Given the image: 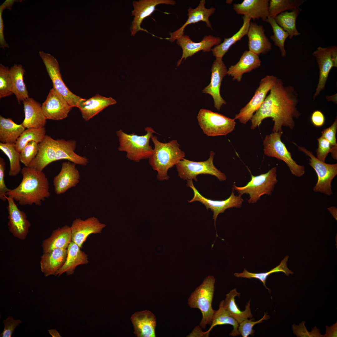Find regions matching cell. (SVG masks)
Here are the masks:
<instances>
[{
  "instance_id": "6da1fadb",
  "label": "cell",
  "mask_w": 337,
  "mask_h": 337,
  "mask_svg": "<svg viewBox=\"0 0 337 337\" xmlns=\"http://www.w3.org/2000/svg\"><path fill=\"white\" fill-rule=\"evenodd\" d=\"M298 102V95L294 87L285 86L282 80L277 78L261 105L252 116L251 129H255L264 119L271 118L274 122L273 132H282V126L293 129L294 119L299 118L301 114L297 107Z\"/></svg>"
},
{
  "instance_id": "7a4b0ae2",
  "label": "cell",
  "mask_w": 337,
  "mask_h": 337,
  "mask_svg": "<svg viewBox=\"0 0 337 337\" xmlns=\"http://www.w3.org/2000/svg\"><path fill=\"white\" fill-rule=\"evenodd\" d=\"M22 179L16 188L10 189L6 196L11 197L21 205L40 206L50 195L49 183L42 171L29 167L21 170Z\"/></svg>"
},
{
  "instance_id": "3957f363",
  "label": "cell",
  "mask_w": 337,
  "mask_h": 337,
  "mask_svg": "<svg viewBox=\"0 0 337 337\" xmlns=\"http://www.w3.org/2000/svg\"><path fill=\"white\" fill-rule=\"evenodd\" d=\"M154 148L149 158V162L153 169L157 172V178L159 181L168 180V170L176 165L185 156V152L179 148L180 144L176 140L167 143L159 141L156 136L151 139Z\"/></svg>"
},
{
  "instance_id": "277c9868",
  "label": "cell",
  "mask_w": 337,
  "mask_h": 337,
  "mask_svg": "<svg viewBox=\"0 0 337 337\" xmlns=\"http://www.w3.org/2000/svg\"><path fill=\"white\" fill-rule=\"evenodd\" d=\"M145 134L139 136L134 133L126 134L121 129L117 130L116 133L119 142V150L125 152L126 157L136 162L149 159L153 151L149 144L150 140L155 132L150 127L145 128Z\"/></svg>"
},
{
  "instance_id": "5b68a950",
  "label": "cell",
  "mask_w": 337,
  "mask_h": 337,
  "mask_svg": "<svg viewBox=\"0 0 337 337\" xmlns=\"http://www.w3.org/2000/svg\"><path fill=\"white\" fill-rule=\"evenodd\" d=\"M215 280L213 276L207 277L203 282L192 293L188 299L190 307L199 309L202 314L199 326L204 329L211 325L215 312L212 303L215 290Z\"/></svg>"
},
{
  "instance_id": "8992f818",
  "label": "cell",
  "mask_w": 337,
  "mask_h": 337,
  "mask_svg": "<svg viewBox=\"0 0 337 337\" xmlns=\"http://www.w3.org/2000/svg\"><path fill=\"white\" fill-rule=\"evenodd\" d=\"M282 134V132H273L266 136L263 142L264 154L283 161L293 175L300 177L305 173V167L298 164L292 159L291 153L281 141Z\"/></svg>"
},
{
  "instance_id": "52a82bcc",
  "label": "cell",
  "mask_w": 337,
  "mask_h": 337,
  "mask_svg": "<svg viewBox=\"0 0 337 337\" xmlns=\"http://www.w3.org/2000/svg\"><path fill=\"white\" fill-rule=\"evenodd\" d=\"M277 182L276 168L274 167L266 173L256 176L252 175L251 180L245 186L239 187L233 184L232 188L241 196L248 194V202L253 203L259 200L261 196L271 195Z\"/></svg>"
},
{
  "instance_id": "ba28073f",
  "label": "cell",
  "mask_w": 337,
  "mask_h": 337,
  "mask_svg": "<svg viewBox=\"0 0 337 337\" xmlns=\"http://www.w3.org/2000/svg\"><path fill=\"white\" fill-rule=\"evenodd\" d=\"M215 155V153L211 151L208 159L204 161H193L183 158L176 165L178 176L183 180L193 179L197 182L198 175L208 174L215 176L220 181L226 180L227 177L225 174L218 169L213 164Z\"/></svg>"
},
{
  "instance_id": "9c48e42d",
  "label": "cell",
  "mask_w": 337,
  "mask_h": 337,
  "mask_svg": "<svg viewBox=\"0 0 337 337\" xmlns=\"http://www.w3.org/2000/svg\"><path fill=\"white\" fill-rule=\"evenodd\" d=\"M198 124L203 132L209 136L226 135L234 129V119L205 109H200L197 116Z\"/></svg>"
},
{
  "instance_id": "30bf717a",
  "label": "cell",
  "mask_w": 337,
  "mask_h": 337,
  "mask_svg": "<svg viewBox=\"0 0 337 337\" xmlns=\"http://www.w3.org/2000/svg\"><path fill=\"white\" fill-rule=\"evenodd\" d=\"M294 143L297 146L299 151L309 157V164L317 174V181L313 188V191L328 196L332 195L331 183L337 174V164H328L322 162L315 157L312 152Z\"/></svg>"
},
{
  "instance_id": "8fae6325",
  "label": "cell",
  "mask_w": 337,
  "mask_h": 337,
  "mask_svg": "<svg viewBox=\"0 0 337 337\" xmlns=\"http://www.w3.org/2000/svg\"><path fill=\"white\" fill-rule=\"evenodd\" d=\"M39 54L52 81L53 88L63 96L72 108L77 107L81 98L73 93L64 83L56 59L50 54L43 51H39Z\"/></svg>"
},
{
  "instance_id": "7c38bea8",
  "label": "cell",
  "mask_w": 337,
  "mask_h": 337,
  "mask_svg": "<svg viewBox=\"0 0 337 337\" xmlns=\"http://www.w3.org/2000/svg\"><path fill=\"white\" fill-rule=\"evenodd\" d=\"M277 79L273 75H266L262 79L250 100L236 115L234 119L238 120L243 124H246L251 120L253 115L261 105L267 93L274 85Z\"/></svg>"
},
{
  "instance_id": "4fadbf2b",
  "label": "cell",
  "mask_w": 337,
  "mask_h": 337,
  "mask_svg": "<svg viewBox=\"0 0 337 337\" xmlns=\"http://www.w3.org/2000/svg\"><path fill=\"white\" fill-rule=\"evenodd\" d=\"M187 186L191 188L194 193L193 198L191 200L188 201V202L198 201L204 205L207 210L210 209L213 213L212 218L214 220L215 228L216 220L219 214L223 213L228 208L233 207L240 208L243 202L242 196L235 195L233 188L231 195L228 198L223 200L218 201L209 199L203 196L195 188L192 180H187Z\"/></svg>"
},
{
  "instance_id": "5bb4252c",
  "label": "cell",
  "mask_w": 337,
  "mask_h": 337,
  "mask_svg": "<svg viewBox=\"0 0 337 337\" xmlns=\"http://www.w3.org/2000/svg\"><path fill=\"white\" fill-rule=\"evenodd\" d=\"M133 4L134 9L132 11L131 16L134 18L130 31L131 35L134 36L140 31L149 33L141 27V24L145 18L152 13L157 5L160 4L174 5L176 2L173 0H140L134 1Z\"/></svg>"
},
{
  "instance_id": "9a60e30c",
  "label": "cell",
  "mask_w": 337,
  "mask_h": 337,
  "mask_svg": "<svg viewBox=\"0 0 337 337\" xmlns=\"http://www.w3.org/2000/svg\"><path fill=\"white\" fill-rule=\"evenodd\" d=\"M8 202V226L9 231L13 236L21 240L25 239L28 233L31 224L26 213L18 208L14 200L6 196Z\"/></svg>"
},
{
  "instance_id": "2e32d148",
  "label": "cell",
  "mask_w": 337,
  "mask_h": 337,
  "mask_svg": "<svg viewBox=\"0 0 337 337\" xmlns=\"http://www.w3.org/2000/svg\"><path fill=\"white\" fill-rule=\"evenodd\" d=\"M42 108L46 119L59 120L66 118L72 107L53 88L49 91Z\"/></svg>"
},
{
  "instance_id": "e0dca14e",
  "label": "cell",
  "mask_w": 337,
  "mask_h": 337,
  "mask_svg": "<svg viewBox=\"0 0 337 337\" xmlns=\"http://www.w3.org/2000/svg\"><path fill=\"white\" fill-rule=\"evenodd\" d=\"M227 70L222 59L216 58L211 68L210 82L203 90V93L212 96L214 100V107L218 110L226 103L221 95L220 89L222 81L227 74Z\"/></svg>"
},
{
  "instance_id": "ac0fdd59",
  "label": "cell",
  "mask_w": 337,
  "mask_h": 337,
  "mask_svg": "<svg viewBox=\"0 0 337 337\" xmlns=\"http://www.w3.org/2000/svg\"><path fill=\"white\" fill-rule=\"evenodd\" d=\"M106 226L95 217H89L85 220L76 218L73 221L70 227L71 241L81 248L90 234L101 233Z\"/></svg>"
},
{
  "instance_id": "d6986e66",
  "label": "cell",
  "mask_w": 337,
  "mask_h": 337,
  "mask_svg": "<svg viewBox=\"0 0 337 337\" xmlns=\"http://www.w3.org/2000/svg\"><path fill=\"white\" fill-rule=\"evenodd\" d=\"M177 41V44L182 50V57L177 63L178 66L183 59L185 60L200 51H211L213 46L221 43V39L219 37L209 35L204 36L200 42H195L189 36L183 35L178 39Z\"/></svg>"
},
{
  "instance_id": "ffe728a7",
  "label": "cell",
  "mask_w": 337,
  "mask_h": 337,
  "mask_svg": "<svg viewBox=\"0 0 337 337\" xmlns=\"http://www.w3.org/2000/svg\"><path fill=\"white\" fill-rule=\"evenodd\" d=\"M315 57L319 70L318 83L313 95L314 101L321 92L324 90L330 71L335 66L331 54V47H322L319 46L312 53Z\"/></svg>"
},
{
  "instance_id": "44dd1931",
  "label": "cell",
  "mask_w": 337,
  "mask_h": 337,
  "mask_svg": "<svg viewBox=\"0 0 337 337\" xmlns=\"http://www.w3.org/2000/svg\"><path fill=\"white\" fill-rule=\"evenodd\" d=\"M76 164L70 161L62 164L60 171L54 177L53 181L57 195L64 193L69 189L76 187L79 182L80 173Z\"/></svg>"
},
{
  "instance_id": "7402d4cb",
  "label": "cell",
  "mask_w": 337,
  "mask_h": 337,
  "mask_svg": "<svg viewBox=\"0 0 337 337\" xmlns=\"http://www.w3.org/2000/svg\"><path fill=\"white\" fill-rule=\"evenodd\" d=\"M205 1L201 0L198 6L195 8L189 7L188 9V19L184 24L179 29L173 32H170V37L167 38L171 42L177 40L184 35V31L186 27L189 24L200 21L206 22L208 27L212 29L211 23L209 20L210 16L215 12V9L213 7L207 8L205 7Z\"/></svg>"
},
{
  "instance_id": "603a6c76",
  "label": "cell",
  "mask_w": 337,
  "mask_h": 337,
  "mask_svg": "<svg viewBox=\"0 0 337 337\" xmlns=\"http://www.w3.org/2000/svg\"><path fill=\"white\" fill-rule=\"evenodd\" d=\"M269 0H244L240 3H234L233 8L238 14L243 15L253 20L261 19L265 22L269 17Z\"/></svg>"
},
{
  "instance_id": "cb8c5ba5",
  "label": "cell",
  "mask_w": 337,
  "mask_h": 337,
  "mask_svg": "<svg viewBox=\"0 0 337 337\" xmlns=\"http://www.w3.org/2000/svg\"><path fill=\"white\" fill-rule=\"evenodd\" d=\"M249 51L259 56L266 54L272 49V44L265 34L263 26L251 22L247 35Z\"/></svg>"
},
{
  "instance_id": "d4e9b609",
  "label": "cell",
  "mask_w": 337,
  "mask_h": 337,
  "mask_svg": "<svg viewBox=\"0 0 337 337\" xmlns=\"http://www.w3.org/2000/svg\"><path fill=\"white\" fill-rule=\"evenodd\" d=\"M38 151L29 166L36 170L42 171L48 164L55 161L56 155V140L46 135L38 144Z\"/></svg>"
},
{
  "instance_id": "484cf974",
  "label": "cell",
  "mask_w": 337,
  "mask_h": 337,
  "mask_svg": "<svg viewBox=\"0 0 337 337\" xmlns=\"http://www.w3.org/2000/svg\"><path fill=\"white\" fill-rule=\"evenodd\" d=\"M116 103L111 97L107 98L97 94L88 99L81 98L77 107L80 110L83 119L87 121L106 107Z\"/></svg>"
},
{
  "instance_id": "4316f807",
  "label": "cell",
  "mask_w": 337,
  "mask_h": 337,
  "mask_svg": "<svg viewBox=\"0 0 337 337\" xmlns=\"http://www.w3.org/2000/svg\"><path fill=\"white\" fill-rule=\"evenodd\" d=\"M135 335L137 337H155L156 319L151 312L145 310L134 313L131 317Z\"/></svg>"
},
{
  "instance_id": "83f0119b",
  "label": "cell",
  "mask_w": 337,
  "mask_h": 337,
  "mask_svg": "<svg viewBox=\"0 0 337 337\" xmlns=\"http://www.w3.org/2000/svg\"><path fill=\"white\" fill-rule=\"evenodd\" d=\"M25 118L22 124L27 129L44 127L46 123L42 105L32 98L23 101Z\"/></svg>"
},
{
  "instance_id": "f1b7e54d",
  "label": "cell",
  "mask_w": 337,
  "mask_h": 337,
  "mask_svg": "<svg viewBox=\"0 0 337 337\" xmlns=\"http://www.w3.org/2000/svg\"><path fill=\"white\" fill-rule=\"evenodd\" d=\"M261 63L259 56L249 51H245L238 61L229 68L227 74L231 76L233 81L241 82L242 75L244 73L258 68L260 66Z\"/></svg>"
},
{
  "instance_id": "f546056e",
  "label": "cell",
  "mask_w": 337,
  "mask_h": 337,
  "mask_svg": "<svg viewBox=\"0 0 337 337\" xmlns=\"http://www.w3.org/2000/svg\"><path fill=\"white\" fill-rule=\"evenodd\" d=\"M67 250L56 249L43 253L41 257L40 265L41 271L46 277L55 275L64 264L66 259Z\"/></svg>"
},
{
  "instance_id": "4dcf8cb0",
  "label": "cell",
  "mask_w": 337,
  "mask_h": 337,
  "mask_svg": "<svg viewBox=\"0 0 337 337\" xmlns=\"http://www.w3.org/2000/svg\"><path fill=\"white\" fill-rule=\"evenodd\" d=\"M80 248L76 243L71 241L67 248L66 260L55 276H60L64 273H66L67 275H72L74 273L77 266L88 263L87 255Z\"/></svg>"
},
{
  "instance_id": "1f68e13d",
  "label": "cell",
  "mask_w": 337,
  "mask_h": 337,
  "mask_svg": "<svg viewBox=\"0 0 337 337\" xmlns=\"http://www.w3.org/2000/svg\"><path fill=\"white\" fill-rule=\"evenodd\" d=\"M76 144V141L74 140L68 141L63 139L56 140L55 161L66 159L76 164L86 166L89 162L88 159L75 152Z\"/></svg>"
},
{
  "instance_id": "d6a6232c",
  "label": "cell",
  "mask_w": 337,
  "mask_h": 337,
  "mask_svg": "<svg viewBox=\"0 0 337 337\" xmlns=\"http://www.w3.org/2000/svg\"><path fill=\"white\" fill-rule=\"evenodd\" d=\"M71 241V227L66 225L54 230L51 236L44 240L42 244L43 253L56 249H67Z\"/></svg>"
},
{
  "instance_id": "836d02e7",
  "label": "cell",
  "mask_w": 337,
  "mask_h": 337,
  "mask_svg": "<svg viewBox=\"0 0 337 337\" xmlns=\"http://www.w3.org/2000/svg\"><path fill=\"white\" fill-rule=\"evenodd\" d=\"M240 295V293L237 291L236 288H234L226 295L225 298L223 300L225 308L239 324L245 320L253 317L250 308L251 300L247 303L244 310L241 311L238 308L236 303L235 298L237 296L239 297Z\"/></svg>"
},
{
  "instance_id": "e575fe53",
  "label": "cell",
  "mask_w": 337,
  "mask_h": 337,
  "mask_svg": "<svg viewBox=\"0 0 337 337\" xmlns=\"http://www.w3.org/2000/svg\"><path fill=\"white\" fill-rule=\"evenodd\" d=\"M242 18L243 24L239 30L231 37L225 38L222 43L214 46L212 49L213 55L216 58L222 59L232 46L247 35L251 19L246 16H243Z\"/></svg>"
},
{
  "instance_id": "d590c367",
  "label": "cell",
  "mask_w": 337,
  "mask_h": 337,
  "mask_svg": "<svg viewBox=\"0 0 337 337\" xmlns=\"http://www.w3.org/2000/svg\"><path fill=\"white\" fill-rule=\"evenodd\" d=\"M25 128L22 124H16L11 119L6 118L0 115V142L15 144Z\"/></svg>"
},
{
  "instance_id": "8d00e7d4",
  "label": "cell",
  "mask_w": 337,
  "mask_h": 337,
  "mask_svg": "<svg viewBox=\"0 0 337 337\" xmlns=\"http://www.w3.org/2000/svg\"><path fill=\"white\" fill-rule=\"evenodd\" d=\"M25 70L21 65L15 64L9 69L12 84V91L20 104L29 98L28 92L23 80Z\"/></svg>"
},
{
  "instance_id": "74e56055",
  "label": "cell",
  "mask_w": 337,
  "mask_h": 337,
  "mask_svg": "<svg viewBox=\"0 0 337 337\" xmlns=\"http://www.w3.org/2000/svg\"><path fill=\"white\" fill-rule=\"evenodd\" d=\"M226 324L231 325L233 327V330L229 334L230 336L234 337L240 335L238 331L239 324L226 310L224 306L223 300H222L219 304L218 310H215L211 326L208 330L203 332L204 337H208L210 332L215 326Z\"/></svg>"
},
{
  "instance_id": "f35d334b",
  "label": "cell",
  "mask_w": 337,
  "mask_h": 337,
  "mask_svg": "<svg viewBox=\"0 0 337 337\" xmlns=\"http://www.w3.org/2000/svg\"><path fill=\"white\" fill-rule=\"evenodd\" d=\"M302 10L298 7L290 11H286L278 14L274 18L277 24L288 33L290 39L294 36L301 34L297 29L296 22L297 18Z\"/></svg>"
},
{
  "instance_id": "ab89813d",
  "label": "cell",
  "mask_w": 337,
  "mask_h": 337,
  "mask_svg": "<svg viewBox=\"0 0 337 337\" xmlns=\"http://www.w3.org/2000/svg\"><path fill=\"white\" fill-rule=\"evenodd\" d=\"M289 257L288 256H286L278 266L268 272L257 273H252L244 269L242 272L235 273L234 275L237 277H243L248 279L253 278L258 279L262 283L265 287L270 291V289L266 287V279L269 275L273 273L279 272H283L287 276H289L290 274H293L294 273L293 272L288 268L287 266V262Z\"/></svg>"
},
{
  "instance_id": "60d3db41",
  "label": "cell",
  "mask_w": 337,
  "mask_h": 337,
  "mask_svg": "<svg viewBox=\"0 0 337 337\" xmlns=\"http://www.w3.org/2000/svg\"><path fill=\"white\" fill-rule=\"evenodd\" d=\"M44 127L39 129H27L20 135L15 144L16 150L20 153L22 149L30 142L33 141L39 144L46 134Z\"/></svg>"
},
{
  "instance_id": "b9f144b4",
  "label": "cell",
  "mask_w": 337,
  "mask_h": 337,
  "mask_svg": "<svg viewBox=\"0 0 337 337\" xmlns=\"http://www.w3.org/2000/svg\"><path fill=\"white\" fill-rule=\"evenodd\" d=\"M305 0H271L268 7L269 17L273 18L280 13L299 7Z\"/></svg>"
},
{
  "instance_id": "7bdbcfd3",
  "label": "cell",
  "mask_w": 337,
  "mask_h": 337,
  "mask_svg": "<svg viewBox=\"0 0 337 337\" xmlns=\"http://www.w3.org/2000/svg\"><path fill=\"white\" fill-rule=\"evenodd\" d=\"M0 150L8 157L10 163L8 175L15 176L22 170L20 164V153L16 149L14 144L0 143Z\"/></svg>"
},
{
  "instance_id": "ee69618b",
  "label": "cell",
  "mask_w": 337,
  "mask_h": 337,
  "mask_svg": "<svg viewBox=\"0 0 337 337\" xmlns=\"http://www.w3.org/2000/svg\"><path fill=\"white\" fill-rule=\"evenodd\" d=\"M266 22L269 23L273 30V34L270 37V39L273 42L275 45L279 48L281 56L285 57L286 52L284 44L286 40L289 37L288 34L277 24L274 18L268 17Z\"/></svg>"
},
{
  "instance_id": "f6af8a7d",
  "label": "cell",
  "mask_w": 337,
  "mask_h": 337,
  "mask_svg": "<svg viewBox=\"0 0 337 337\" xmlns=\"http://www.w3.org/2000/svg\"><path fill=\"white\" fill-rule=\"evenodd\" d=\"M12 84L9 69L0 64V98L12 95Z\"/></svg>"
},
{
  "instance_id": "bcb514c9",
  "label": "cell",
  "mask_w": 337,
  "mask_h": 337,
  "mask_svg": "<svg viewBox=\"0 0 337 337\" xmlns=\"http://www.w3.org/2000/svg\"><path fill=\"white\" fill-rule=\"evenodd\" d=\"M337 130V118L329 127L325 129L321 132V137L327 140L331 146L330 153L332 158L337 159V143L336 134Z\"/></svg>"
},
{
  "instance_id": "7dc6e473",
  "label": "cell",
  "mask_w": 337,
  "mask_h": 337,
  "mask_svg": "<svg viewBox=\"0 0 337 337\" xmlns=\"http://www.w3.org/2000/svg\"><path fill=\"white\" fill-rule=\"evenodd\" d=\"M38 149V144L33 141L28 143L20 153V162L28 167L37 155Z\"/></svg>"
},
{
  "instance_id": "c3c4849f",
  "label": "cell",
  "mask_w": 337,
  "mask_h": 337,
  "mask_svg": "<svg viewBox=\"0 0 337 337\" xmlns=\"http://www.w3.org/2000/svg\"><path fill=\"white\" fill-rule=\"evenodd\" d=\"M269 318V316L267 315L266 313H265L263 317L258 320L254 321V318H251L250 320L247 319L243 321L239 324L238 327V331L240 335H241L243 337H247L250 335L252 336L255 332L253 329L254 326Z\"/></svg>"
},
{
  "instance_id": "681fc988",
  "label": "cell",
  "mask_w": 337,
  "mask_h": 337,
  "mask_svg": "<svg viewBox=\"0 0 337 337\" xmlns=\"http://www.w3.org/2000/svg\"><path fill=\"white\" fill-rule=\"evenodd\" d=\"M318 147L316 150L317 157L320 160L325 162V159L331 151V146L326 139L320 136L317 139Z\"/></svg>"
},
{
  "instance_id": "f907efd6",
  "label": "cell",
  "mask_w": 337,
  "mask_h": 337,
  "mask_svg": "<svg viewBox=\"0 0 337 337\" xmlns=\"http://www.w3.org/2000/svg\"><path fill=\"white\" fill-rule=\"evenodd\" d=\"M19 319H14L12 316H8L3 320L4 328L0 335V337H12L15 329L22 323Z\"/></svg>"
},
{
  "instance_id": "816d5d0a",
  "label": "cell",
  "mask_w": 337,
  "mask_h": 337,
  "mask_svg": "<svg viewBox=\"0 0 337 337\" xmlns=\"http://www.w3.org/2000/svg\"><path fill=\"white\" fill-rule=\"evenodd\" d=\"M305 322L303 321L299 325H293L292 326L293 332L297 337H322L319 330L315 327L313 329L312 333L309 332L304 325Z\"/></svg>"
},
{
  "instance_id": "f5cc1de1",
  "label": "cell",
  "mask_w": 337,
  "mask_h": 337,
  "mask_svg": "<svg viewBox=\"0 0 337 337\" xmlns=\"http://www.w3.org/2000/svg\"><path fill=\"white\" fill-rule=\"evenodd\" d=\"M5 163L4 159L2 157H0V198L2 201H4L6 199V193L10 189L6 186L5 180Z\"/></svg>"
},
{
  "instance_id": "db71d44e",
  "label": "cell",
  "mask_w": 337,
  "mask_h": 337,
  "mask_svg": "<svg viewBox=\"0 0 337 337\" xmlns=\"http://www.w3.org/2000/svg\"><path fill=\"white\" fill-rule=\"evenodd\" d=\"M6 8L3 3L0 6V46L1 48L4 49L5 47L9 48V46L6 42L4 37V24L2 17V13L3 11Z\"/></svg>"
},
{
  "instance_id": "11a10c76",
  "label": "cell",
  "mask_w": 337,
  "mask_h": 337,
  "mask_svg": "<svg viewBox=\"0 0 337 337\" xmlns=\"http://www.w3.org/2000/svg\"><path fill=\"white\" fill-rule=\"evenodd\" d=\"M325 117L322 112L319 110L314 111L311 115V120L313 124L317 127L323 126L325 122Z\"/></svg>"
},
{
  "instance_id": "9f6ffc18",
  "label": "cell",
  "mask_w": 337,
  "mask_h": 337,
  "mask_svg": "<svg viewBox=\"0 0 337 337\" xmlns=\"http://www.w3.org/2000/svg\"><path fill=\"white\" fill-rule=\"evenodd\" d=\"M327 327L326 328V333L325 335L326 337H335L334 334L332 332L335 334H337V323L335 324L334 325L330 327Z\"/></svg>"
},
{
  "instance_id": "6f0895ef",
  "label": "cell",
  "mask_w": 337,
  "mask_h": 337,
  "mask_svg": "<svg viewBox=\"0 0 337 337\" xmlns=\"http://www.w3.org/2000/svg\"><path fill=\"white\" fill-rule=\"evenodd\" d=\"M16 0H6L3 4L5 6L6 9H7L9 10H11L12 9V7L14 4L15 2H16Z\"/></svg>"
},
{
  "instance_id": "680465c9",
  "label": "cell",
  "mask_w": 337,
  "mask_h": 337,
  "mask_svg": "<svg viewBox=\"0 0 337 337\" xmlns=\"http://www.w3.org/2000/svg\"><path fill=\"white\" fill-rule=\"evenodd\" d=\"M328 210L333 216L337 219V208L335 207L332 206L328 208Z\"/></svg>"
},
{
  "instance_id": "91938a15",
  "label": "cell",
  "mask_w": 337,
  "mask_h": 337,
  "mask_svg": "<svg viewBox=\"0 0 337 337\" xmlns=\"http://www.w3.org/2000/svg\"><path fill=\"white\" fill-rule=\"evenodd\" d=\"M50 334L53 337H60L61 336L55 329H50L48 330Z\"/></svg>"
},
{
  "instance_id": "94428289",
  "label": "cell",
  "mask_w": 337,
  "mask_h": 337,
  "mask_svg": "<svg viewBox=\"0 0 337 337\" xmlns=\"http://www.w3.org/2000/svg\"><path fill=\"white\" fill-rule=\"evenodd\" d=\"M232 2V0H227L226 1L227 3L228 4H231Z\"/></svg>"
}]
</instances>
